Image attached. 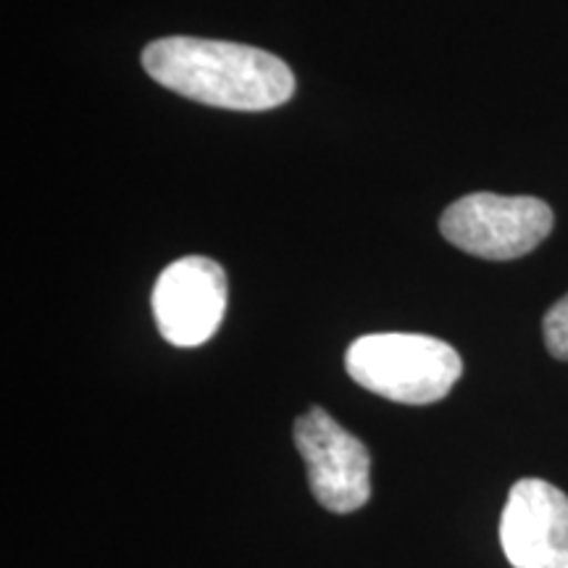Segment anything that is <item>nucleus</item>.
Segmentation results:
<instances>
[{"mask_svg":"<svg viewBox=\"0 0 568 568\" xmlns=\"http://www.w3.org/2000/svg\"><path fill=\"white\" fill-rule=\"evenodd\" d=\"M142 69L161 88L230 111H268L295 95V74L274 53L205 38H161L142 51Z\"/></svg>","mask_w":568,"mask_h":568,"instance_id":"1","label":"nucleus"},{"mask_svg":"<svg viewBox=\"0 0 568 568\" xmlns=\"http://www.w3.org/2000/svg\"><path fill=\"white\" fill-rule=\"evenodd\" d=\"M345 368L355 385L403 406H429L456 387L464 361L453 345L410 332H376L347 347Z\"/></svg>","mask_w":568,"mask_h":568,"instance_id":"2","label":"nucleus"},{"mask_svg":"<svg viewBox=\"0 0 568 568\" xmlns=\"http://www.w3.org/2000/svg\"><path fill=\"white\" fill-rule=\"evenodd\" d=\"M552 209L539 197L474 193L450 203L439 232L458 251L487 261H514L552 232Z\"/></svg>","mask_w":568,"mask_h":568,"instance_id":"3","label":"nucleus"},{"mask_svg":"<svg viewBox=\"0 0 568 568\" xmlns=\"http://www.w3.org/2000/svg\"><path fill=\"white\" fill-rule=\"evenodd\" d=\"M295 447L318 506L332 514H353L366 506L372 497V456L324 408H311L297 418Z\"/></svg>","mask_w":568,"mask_h":568,"instance_id":"4","label":"nucleus"},{"mask_svg":"<svg viewBox=\"0 0 568 568\" xmlns=\"http://www.w3.org/2000/svg\"><path fill=\"white\" fill-rule=\"evenodd\" d=\"M226 311V274L213 258L187 255L166 266L153 287V316L161 337L197 347L216 335Z\"/></svg>","mask_w":568,"mask_h":568,"instance_id":"5","label":"nucleus"},{"mask_svg":"<svg viewBox=\"0 0 568 568\" xmlns=\"http://www.w3.org/2000/svg\"><path fill=\"white\" fill-rule=\"evenodd\" d=\"M500 545L514 568H568V495L545 479L510 487Z\"/></svg>","mask_w":568,"mask_h":568,"instance_id":"6","label":"nucleus"},{"mask_svg":"<svg viewBox=\"0 0 568 568\" xmlns=\"http://www.w3.org/2000/svg\"><path fill=\"white\" fill-rule=\"evenodd\" d=\"M542 335L552 358L568 361V293L545 314Z\"/></svg>","mask_w":568,"mask_h":568,"instance_id":"7","label":"nucleus"}]
</instances>
